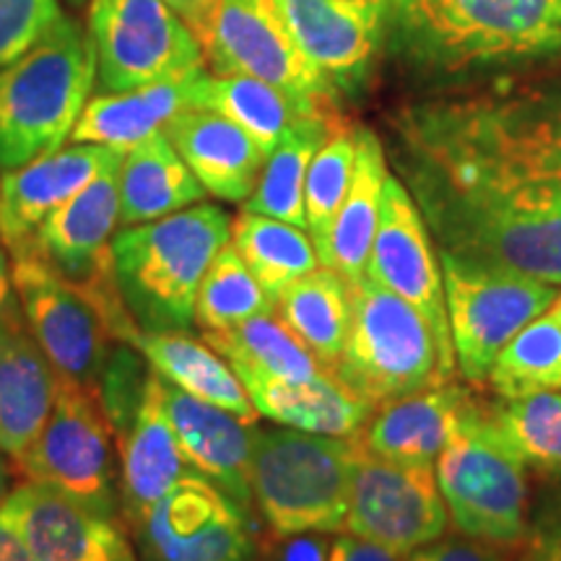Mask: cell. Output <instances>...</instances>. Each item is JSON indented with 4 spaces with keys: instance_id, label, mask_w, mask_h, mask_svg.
<instances>
[{
    "instance_id": "5b68a950",
    "label": "cell",
    "mask_w": 561,
    "mask_h": 561,
    "mask_svg": "<svg viewBox=\"0 0 561 561\" xmlns=\"http://www.w3.org/2000/svg\"><path fill=\"white\" fill-rule=\"evenodd\" d=\"M356 437L299 430H255L252 502L276 538L343 530Z\"/></svg>"
},
{
    "instance_id": "c3c4849f",
    "label": "cell",
    "mask_w": 561,
    "mask_h": 561,
    "mask_svg": "<svg viewBox=\"0 0 561 561\" xmlns=\"http://www.w3.org/2000/svg\"><path fill=\"white\" fill-rule=\"evenodd\" d=\"M13 491V462L9 455L0 453V504L9 500Z\"/></svg>"
},
{
    "instance_id": "603a6c76",
    "label": "cell",
    "mask_w": 561,
    "mask_h": 561,
    "mask_svg": "<svg viewBox=\"0 0 561 561\" xmlns=\"http://www.w3.org/2000/svg\"><path fill=\"white\" fill-rule=\"evenodd\" d=\"M58 371L26 322H0V453L11 462L30 450L50 419Z\"/></svg>"
},
{
    "instance_id": "f6af8a7d",
    "label": "cell",
    "mask_w": 561,
    "mask_h": 561,
    "mask_svg": "<svg viewBox=\"0 0 561 561\" xmlns=\"http://www.w3.org/2000/svg\"><path fill=\"white\" fill-rule=\"evenodd\" d=\"M0 322H24L21 301L16 297V286H13L11 255L9 248L3 244V237H0Z\"/></svg>"
},
{
    "instance_id": "bcb514c9",
    "label": "cell",
    "mask_w": 561,
    "mask_h": 561,
    "mask_svg": "<svg viewBox=\"0 0 561 561\" xmlns=\"http://www.w3.org/2000/svg\"><path fill=\"white\" fill-rule=\"evenodd\" d=\"M328 561H398L390 551H385L382 546L362 541L356 536H343L331 546V557Z\"/></svg>"
},
{
    "instance_id": "4dcf8cb0",
    "label": "cell",
    "mask_w": 561,
    "mask_h": 561,
    "mask_svg": "<svg viewBox=\"0 0 561 561\" xmlns=\"http://www.w3.org/2000/svg\"><path fill=\"white\" fill-rule=\"evenodd\" d=\"M346 123L333 112H314L291 125L278 144L265 157L263 172L255 191L242 203V210L289 221L294 227L307 229L305 219V182L314 153L325 144L335 128Z\"/></svg>"
},
{
    "instance_id": "9a60e30c",
    "label": "cell",
    "mask_w": 561,
    "mask_h": 561,
    "mask_svg": "<svg viewBox=\"0 0 561 561\" xmlns=\"http://www.w3.org/2000/svg\"><path fill=\"white\" fill-rule=\"evenodd\" d=\"M364 278L398 294L409 301L413 310L421 312V318L430 322L434 339L439 343L442 359L453 371L458 369L455 367L445 284H442V271L437 255H434V240L419 206L396 174L385 180L380 221H377Z\"/></svg>"
},
{
    "instance_id": "1f68e13d",
    "label": "cell",
    "mask_w": 561,
    "mask_h": 561,
    "mask_svg": "<svg viewBox=\"0 0 561 561\" xmlns=\"http://www.w3.org/2000/svg\"><path fill=\"white\" fill-rule=\"evenodd\" d=\"M278 320L325 371H333L351 333V286L333 268H314L289 284L276 301Z\"/></svg>"
},
{
    "instance_id": "74e56055",
    "label": "cell",
    "mask_w": 561,
    "mask_h": 561,
    "mask_svg": "<svg viewBox=\"0 0 561 561\" xmlns=\"http://www.w3.org/2000/svg\"><path fill=\"white\" fill-rule=\"evenodd\" d=\"M356 161V128L343 123L328 136L320 151L314 153L310 172L305 182V219L307 234H312L318 257L325 248L328 234L339 214L343 198H346L351 174Z\"/></svg>"
},
{
    "instance_id": "3957f363",
    "label": "cell",
    "mask_w": 561,
    "mask_h": 561,
    "mask_svg": "<svg viewBox=\"0 0 561 561\" xmlns=\"http://www.w3.org/2000/svg\"><path fill=\"white\" fill-rule=\"evenodd\" d=\"M229 240L231 219L214 203L115 231V284L140 331H191L203 278Z\"/></svg>"
},
{
    "instance_id": "ba28073f",
    "label": "cell",
    "mask_w": 561,
    "mask_h": 561,
    "mask_svg": "<svg viewBox=\"0 0 561 561\" xmlns=\"http://www.w3.org/2000/svg\"><path fill=\"white\" fill-rule=\"evenodd\" d=\"M112 439L100 398L58 377L50 419L13 468L24 483H37L94 515L123 523Z\"/></svg>"
},
{
    "instance_id": "cb8c5ba5",
    "label": "cell",
    "mask_w": 561,
    "mask_h": 561,
    "mask_svg": "<svg viewBox=\"0 0 561 561\" xmlns=\"http://www.w3.org/2000/svg\"><path fill=\"white\" fill-rule=\"evenodd\" d=\"M117 455H121L123 523L149 510L174 483L195 473L174 437L164 409V396H161V377L153 369L130 430L117 439Z\"/></svg>"
},
{
    "instance_id": "4fadbf2b",
    "label": "cell",
    "mask_w": 561,
    "mask_h": 561,
    "mask_svg": "<svg viewBox=\"0 0 561 561\" xmlns=\"http://www.w3.org/2000/svg\"><path fill=\"white\" fill-rule=\"evenodd\" d=\"M203 55L216 76H252L299 100L341 102L333 83L294 42L278 0H221Z\"/></svg>"
},
{
    "instance_id": "e575fe53",
    "label": "cell",
    "mask_w": 561,
    "mask_h": 561,
    "mask_svg": "<svg viewBox=\"0 0 561 561\" xmlns=\"http://www.w3.org/2000/svg\"><path fill=\"white\" fill-rule=\"evenodd\" d=\"M486 382L504 401L561 392V322L543 312L523 328L491 364Z\"/></svg>"
},
{
    "instance_id": "52a82bcc",
    "label": "cell",
    "mask_w": 561,
    "mask_h": 561,
    "mask_svg": "<svg viewBox=\"0 0 561 561\" xmlns=\"http://www.w3.org/2000/svg\"><path fill=\"white\" fill-rule=\"evenodd\" d=\"M437 483L460 536L515 549L530 525L525 466L479 405L437 458Z\"/></svg>"
},
{
    "instance_id": "30bf717a",
    "label": "cell",
    "mask_w": 561,
    "mask_h": 561,
    "mask_svg": "<svg viewBox=\"0 0 561 561\" xmlns=\"http://www.w3.org/2000/svg\"><path fill=\"white\" fill-rule=\"evenodd\" d=\"M87 32L104 94L206 68L198 37L167 0H91Z\"/></svg>"
},
{
    "instance_id": "4316f807",
    "label": "cell",
    "mask_w": 561,
    "mask_h": 561,
    "mask_svg": "<svg viewBox=\"0 0 561 561\" xmlns=\"http://www.w3.org/2000/svg\"><path fill=\"white\" fill-rule=\"evenodd\" d=\"M390 178L388 153L375 130L356 128V161L346 198L320 252V265L333 268L348 286L359 284L367 273L371 242L380 221V198Z\"/></svg>"
},
{
    "instance_id": "7bdbcfd3",
    "label": "cell",
    "mask_w": 561,
    "mask_h": 561,
    "mask_svg": "<svg viewBox=\"0 0 561 561\" xmlns=\"http://www.w3.org/2000/svg\"><path fill=\"white\" fill-rule=\"evenodd\" d=\"M276 561H328L331 543L322 533H301V536L280 538Z\"/></svg>"
},
{
    "instance_id": "d590c367",
    "label": "cell",
    "mask_w": 561,
    "mask_h": 561,
    "mask_svg": "<svg viewBox=\"0 0 561 561\" xmlns=\"http://www.w3.org/2000/svg\"><path fill=\"white\" fill-rule=\"evenodd\" d=\"M276 312L273 301L231 244H227L203 278L195 301V325L203 333H221L257 314Z\"/></svg>"
},
{
    "instance_id": "f546056e",
    "label": "cell",
    "mask_w": 561,
    "mask_h": 561,
    "mask_svg": "<svg viewBox=\"0 0 561 561\" xmlns=\"http://www.w3.org/2000/svg\"><path fill=\"white\" fill-rule=\"evenodd\" d=\"M193 107L214 110L250 133L268 153L301 117L333 112L339 104L299 100L252 76H216L203 70L193 89Z\"/></svg>"
},
{
    "instance_id": "8fae6325",
    "label": "cell",
    "mask_w": 561,
    "mask_h": 561,
    "mask_svg": "<svg viewBox=\"0 0 561 561\" xmlns=\"http://www.w3.org/2000/svg\"><path fill=\"white\" fill-rule=\"evenodd\" d=\"M450 512L432 466H409L369 453L356 437L348 515L343 530L405 559L439 541Z\"/></svg>"
},
{
    "instance_id": "ffe728a7",
    "label": "cell",
    "mask_w": 561,
    "mask_h": 561,
    "mask_svg": "<svg viewBox=\"0 0 561 561\" xmlns=\"http://www.w3.org/2000/svg\"><path fill=\"white\" fill-rule=\"evenodd\" d=\"M161 396L187 466L250 515L255 504L250 466L257 424L242 421L219 405L203 403L164 380H161Z\"/></svg>"
},
{
    "instance_id": "b9f144b4",
    "label": "cell",
    "mask_w": 561,
    "mask_h": 561,
    "mask_svg": "<svg viewBox=\"0 0 561 561\" xmlns=\"http://www.w3.org/2000/svg\"><path fill=\"white\" fill-rule=\"evenodd\" d=\"M403 561H515L512 553L504 551V546L476 541V538H445L434 541L424 549L409 553Z\"/></svg>"
},
{
    "instance_id": "ac0fdd59",
    "label": "cell",
    "mask_w": 561,
    "mask_h": 561,
    "mask_svg": "<svg viewBox=\"0 0 561 561\" xmlns=\"http://www.w3.org/2000/svg\"><path fill=\"white\" fill-rule=\"evenodd\" d=\"M121 164L123 159L110 164L83 191L62 203L42 224L30 248L21 252L37 255L42 263L76 286L89 284L100 273L110 271L112 237L121 227V187H117Z\"/></svg>"
},
{
    "instance_id": "f1b7e54d",
    "label": "cell",
    "mask_w": 561,
    "mask_h": 561,
    "mask_svg": "<svg viewBox=\"0 0 561 561\" xmlns=\"http://www.w3.org/2000/svg\"><path fill=\"white\" fill-rule=\"evenodd\" d=\"M133 346L146 356V362L151 364V369L161 380L174 385L187 396L198 398L203 403L219 405V409L234 413L250 424H255L261 416L231 364L221 359L219 351L193 339L187 331H140Z\"/></svg>"
},
{
    "instance_id": "2e32d148",
    "label": "cell",
    "mask_w": 561,
    "mask_h": 561,
    "mask_svg": "<svg viewBox=\"0 0 561 561\" xmlns=\"http://www.w3.org/2000/svg\"><path fill=\"white\" fill-rule=\"evenodd\" d=\"M294 42L339 96L369 87L385 55V0H278Z\"/></svg>"
},
{
    "instance_id": "836d02e7",
    "label": "cell",
    "mask_w": 561,
    "mask_h": 561,
    "mask_svg": "<svg viewBox=\"0 0 561 561\" xmlns=\"http://www.w3.org/2000/svg\"><path fill=\"white\" fill-rule=\"evenodd\" d=\"M203 335L208 346L219 351L234 371H261V375L286 382H310L325 371L273 312L257 314L231 331Z\"/></svg>"
},
{
    "instance_id": "9c48e42d",
    "label": "cell",
    "mask_w": 561,
    "mask_h": 561,
    "mask_svg": "<svg viewBox=\"0 0 561 561\" xmlns=\"http://www.w3.org/2000/svg\"><path fill=\"white\" fill-rule=\"evenodd\" d=\"M455 367L468 382H486L500 351L528 322L551 310L559 291L523 273L468 265L439 257Z\"/></svg>"
},
{
    "instance_id": "7dc6e473",
    "label": "cell",
    "mask_w": 561,
    "mask_h": 561,
    "mask_svg": "<svg viewBox=\"0 0 561 561\" xmlns=\"http://www.w3.org/2000/svg\"><path fill=\"white\" fill-rule=\"evenodd\" d=\"M0 561H37L19 530L0 515Z\"/></svg>"
},
{
    "instance_id": "83f0119b",
    "label": "cell",
    "mask_w": 561,
    "mask_h": 561,
    "mask_svg": "<svg viewBox=\"0 0 561 561\" xmlns=\"http://www.w3.org/2000/svg\"><path fill=\"white\" fill-rule=\"evenodd\" d=\"M117 187H121V227L164 219L206 198L203 185L182 161L164 130L153 133L125 151L117 172Z\"/></svg>"
},
{
    "instance_id": "5bb4252c",
    "label": "cell",
    "mask_w": 561,
    "mask_h": 561,
    "mask_svg": "<svg viewBox=\"0 0 561 561\" xmlns=\"http://www.w3.org/2000/svg\"><path fill=\"white\" fill-rule=\"evenodd\" d=\"M13 286L24 322L60 380L94 392L110 354L112 335L96 307L76 284L58 276L32 252L11 257Z\"/></svg>"
},
{
    "instance_id": "7402d4cb",
    "label": "cell",
    "mask_w": 561,
    "mask_h": 561,
    "mask_svg": "<svg viewBox=\"0 0 561 561\" xmlns=\"http://www.w3.org/2000/svg\"><path fill=\"white\" fill-rule=\"evenodd\" d=\"M473 409L466 388L453 382L434 385L375 409L359 442L380 458L432 466Z\"/></svg>"
},
{
    "instance_id": "8992f818",
    "label": "cell",
    "mask_w": 561,
    "mask_h": 561,
    "mask_svg": "<svg viewBox=\"0 0 561 561\" xmlns=\"http://www.w3.org/2000/svg\"><path fill=\"white\" fill-rule=\"evenodd\" d=\"M331 375L380 409L398 398L450 382L455 371L442 359L430 322L409 301L375 280L351 286V333Z\"/></svg>"
},
{
    "instance_id": "ab89813d",
    "label": "cell",
    "mask_w": 561,
    "mask_h": 561,
    "mask_svg": "<svg viewBox=\"0 0 561 561\" xmlns=\"http://www.w3.org/2000/svg\"><path fill=\"white\" fill-rule=\"evenodd\" d=\"M60 16L58 0H0V68L30 50Z\"/></svg>"
},
{
    "instance_id": "6da1fadb",
    "label": "cell",
    "mask_w": 561,
    "mask_h": 561,
    "mask_svg": "<svg viewBox=\"0 0 561 561\" xmlns=\"http://www.w3.org/2000/svg\"><path fill=\"white\" fill-rule=\"evenodd\" d=\"M390 133L439 257L561 284V79L437 91Z\"/></svg>"
},
{
    "instance_id": "e0dca14e",
    "label": "cell",
    "mask_w": 561,
    "mask_h": 561,
    "mask_svg": "<svg viewBox=\"0 0 561 561\" xmlns=\"http://www.w3.org/2000/svg\"><path fill=\"white\" fill-rule=\"evenodd\" d=\"M0 515L37 561H140L121 520L94 515L37 483H19Z\"/></svg>"
},
{
    "instance_id": "7a4b0ae2",
    "label": "cell",
    "mask_w": 561,
    "mask_h": 561,
    "mask_svg": "<svg viewBox=\"0 0 561 561\" xmlns=\"http://www.w3.org/2000/svg\"><path fill=\"white\" fill-rule=\"evenodd\" d=\"M385 58L434 91L561 73V0H385Z\"/></svg>"
},
{
    "instance_id": "d6a6232c",
    "label": "cell",
    "mask_w": 561,
    "mask_h": 561,
    "mask_svg": "<svg viewBox=\"0 0 561 561\" xmlns=\"http://www.w3.org/2000/svg\"><path fill=\"white\" fill-rule=\"evenodd\" d=\"M231 248L240 252L244 265L273 301H278L294 280L320 268L318 248L307 229L250 210H242L231 221Z\"/></svg>"
},
{
    "instance_id": "d6986e66",
    "label": "cell",
    "mask_w": 561,
    "mask_h": 561,
    "mask_svg": "<svg viewBox=\"0 0 561 561\" xmlns=\"http://www.w3.org/2000/svg\"><path fill=\"white\" fill-rule=\"evenodd\" d=\"M123 157V151L107 146L70 144L21 170L0 174V237L9 255L30 248L42 224L62 203Z\"/></svg>"
},
{
    "instance_id": "44dd1931",
    "label": "cell",
    "mask_w": 561,
    "mask_h": 561,
    "mask_svg": "<svg viewBox=\"0 0 561 561\" xmlns=\"http://www.w3.org/2000/svg\"><path fill=\"white\" fill-rule=\"evenodd\" d=\"M164 133L208 195L244 203L255 191L268 153L229 117L187 107L167 123Z\"/></svg>"
},
{
    "instance_id": "f907efd6",
    "label": "cell",
    "mask_w": 561,
    "mask_h": 561,
    "mask_svg": "<svg viewBox=\"0 0 561 561\" xmlns=\"http://www.w3.org/2000/svg\"><path fill=\"white\" fill-rule=\"evenodd\" d=\"M62 3H68L70 9H81V5L87 3V0H62Z\"/></svg>"
},
{
    "instance_id": "f35d334b",
    "label": "cell",
    "mask_w": 561,
    "mask_h": 561,
    "mask_svg": "<svg viewBox=\"0 0 561 561\" xmlns=\"http://www.w3.org/2000/svg\"><path fill=\"white\" fill-rule=\"evenodd\" d=\"M151 380V364L130 343L110 348L100 377V403L115 442L130 430L133 419L146 398Z\"/></svg>"
},
{
    "instance_id": "8d00e7d4",
    "label": "cell",
    "mask_w": 561,
    "mask_h": 561,
    "mask_svg": "<svg viewBox=\"0 0 561 561\" xmlns=\"http://www.w3.org/2000/svg\"><path fill=\"white\" fill-rule=\"evenodd\" d=\"M491 416L525 468L561 476V392L515 398Z\"/></svg>"
},
{
    "instance_id": "681fc988",
    "label": "cell",
    "mask_w": 561,
    "mask_h": 561,
    "mask_svg": "<svg viewBox=\"0 0 561 561\" xmlns=\"http://www.w3.org/2000/svg\"><path fill=\"white\" fill-rule=\"evenodd\" d=\"M551 312H553V314H557V320L561 322V299H557V301H553V305H551Z\"/></svg>"
},
{
    "instance_id": "7c38bea8",
    "label": "cell",
    "mask_w": 561,
    "mask_h": 561,
    "mask_svg": "<svg viewBox=\"0 0 561 561\" xmlns=\"http://www.w3.org/2000/svg\"><path fill=\"white\" fill-rule=\"evenodd\" d=\"M140 561H252L250 515L203 476L191 473L125 523Z\"/></svg>"
},
{
    "instance_id": "60d3db41",
    "label": "cell",
    "mask_w": 561,
    "mask_h": 561,
    "mask_svg": "<svg viewBox=\"0 0 561 561\" xmlns=\"http://www.w3.org/2000/svg\"><path fill=\"white\" fill-rule=\"evenodd\" d=\"M523 561H561V486L551 489L530 512Z\"/></svg>"
},
{
    "instance_id": "ee69618b",
    "label": "cell",
    "mask_w": 561,
    "mask_h": 561,
    "mask_svg": "<svg viewBox=\"0 0 561 561\" xmlns=\"http://www.w3.org/2000/svg\"><path fill=\"white\" fill-rule=\"evenodd\" d=\"M167 3H170V9L178 13L182 21H185L187 30H191L203 45L221 0H167Z\"/></svg>"
},
{
    "instance_id": "277c9868",
    "label": "cell",
    "mask_w": 561,
    "mask_h": 561,
    "mask_svg": "<svg viewBox=\"0 0 561 561\" xmlns=\"http://www.w3.org/2000/svg\"><path fill=\"white\" fill-rule=\"evenodd\" d=\"M94 83V45L68 16L0 68V174L58 151L79 123Z\"/></svg>"
},
{
    "instance_id": "484cf974",
    "label": "cell",
    "mask_w": 561,
    "mask_h": 561,
    "mask_svg": "<svg viewBox=\"0 0 561 561\" xmlns=\"http://www.w3.org/2000/svg\"><path fill=\"white\" fill-rule=\"evenodd\" d=\"M203 70L206 68L140 89L117 91V94L102 91L91 96L70 133V144L107 146L125 153L140 140L164 130L178 112L193 107V89Z\"/></svg>"
},
{
    "instance_id": "d4e9b609",
    "label": "cell",
    "mask_w": 561,
    "mask_h": 561,
    "mask_svg": "<svg viewBox=\"0 0 561 561\" xmlns=\"http://www.w3.org/2000/svg\"><path fill=\"white\" fill-rule=\"evenodd\" d=\"M252 405L261 416L289 430L328 434V437H359L375 409L356 398L331 371L310 382H286L261 371H237Z\"/></svg>"
}]
</instances>
